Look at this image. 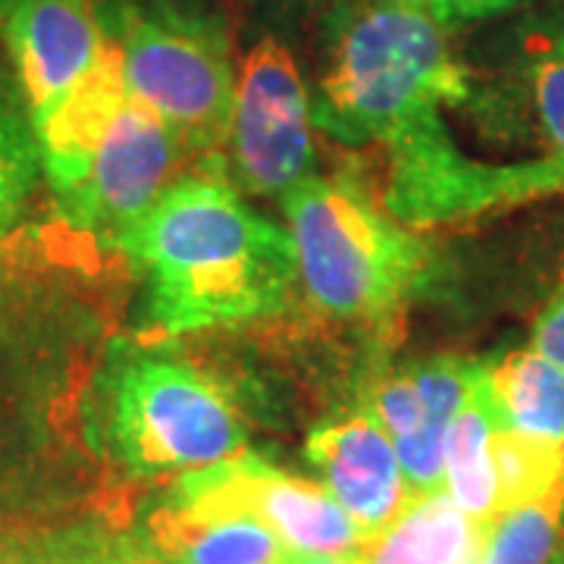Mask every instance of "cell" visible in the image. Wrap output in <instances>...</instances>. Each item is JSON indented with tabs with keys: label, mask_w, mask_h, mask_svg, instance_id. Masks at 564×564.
<instances>
[{
	"label": "cell",
	"mask_w": 564,
	"mask_h": 564,
	"mask_svg": "<svg viewBox=\"0 0 564 564\" xmlns=\"http://www.w3.org/2000/svg\"><path fill=\"white\" fill-rule=\"evenodd\" d=\"M314 107L280 41H261L239 73L229 148L236 176L254 195H285L314 176Z\"/></svg>",
	"instance_id": "8"
},
{
	"label": "cell",
	"mask_w": 564,
	"mask_h": 564,
	"mask_svg": "<svg viewBox=\"0 0 564 564\" xmlns=\"http://www.w3.org/2000/svg\"><path fill=\"white\" fill-rule=\"evenodd\" d=\"M527 91L549 158L564 163V25L527 41Z\"/></svg>",
	"instance_id": "19"
},
{
	"label": "cell",
	"mask_w": 564,
	"mask_h": 564,
	"mask_svg": "<svg viewBox=\"0 0 564 564\" xmlns=\"http://www.w3.org/2000/svg\"><path fill=\"white\" fill-rule=\"evenodd\" d=\"M533 348L564 367V280L552 292V299L545 302L543 314L536 317V326H533Z\"/></svg>",
	"instance_id": "21"
},
{
	"label": "cell",
	"mask_w": 564,
	"mask_h": 564,
	"mask_svg": "<svg viewBox=\"0 0 564 564\" xmlns=\"http://www.w3.org/2000/svg\"><path fill=\"white\" fill-rule=\"evenodd\" d=\"M0 29L35 132L95 76L110 47L91 0H17Z\"/></svg>",
	"instance_id": "9"
},
{
	"label": "cell",
	"mask_w": 564,
	"mask_h": 564,
	"mask_svg": "<svg viewBox=\"0 0 564 564\" xmlns=\"http://www.w3.org/2000/svg\"><path fill=\"white\" fill-rule=\"evenodd\" d=\"M564 540V492L499 511L484 530L480 564H549Z\"/></svg>",
	"instance_id": "17"
},
{
	"label": "cell",
	"mask_w": 564,
	"mask_h": 564,
	"mask_svg": "<svg viewBox=\"0 0 564 564\" xmlns=\"http://www.w3.org/2000/svg\"><path fill=\"white\" fill-rule=\"evenodd\" d=\"M170 502L182 508L245 511L270 527L282 545L299 555L355 558L367 540L326 486L292 477L251 452L182 474Z\"/></svg>",
	"instance_id": "7"
},
{
	"label": "cell",
	"mask_w": 564,
	"mask_h": 564,
	"mask_svg": "<svg viewBox=\"0 0 564 564\" xmlns=\"http://www.w3.org/2000/svg\"><path fill=\"white\" fill-rule=\"evenodd\" d=\"M486 370L489 364L448 430L443 489L464 514L489 524L499 511V480H496V462H492L499 417L486 389Z\"/></svg>",
	"instance_id": "15"
},
{
	"label": "cell",
	"mask_w": 564,
	"mask_h": 564,
	"mask_svg": "<svg viewBox=\"0 0 564 564\" xmlns=\"http://www.w3.org/2000/svg\"><path fill=\"white\" fill-rule=\"evenodd\" d=\"M0 564H35L29 558L25 549H17V545H0Z\"/></svg>",
	"instance_id": "23"
},
{
	"label": "cell",
	"mask_w": 564,
	"mask_h": 564,
	"mask_svg": "<svg viewBox=\"0 0 564 564\" xmlns=\"http://www.w3.org/2000/svg\"><path fill=\"white\" fill-rule=\"evenodd\" d=\"M307 299L339 321H383L417 289L423 245L348 180L299 182L282 195Z\"/></svg>",
	"instance_id": "4"
},
{
	"label": "cell",
	"mask_w": 564,
	"mask_h": 564,
	"mask_svg": "<svg viewBox=\"0 0 564 564\" xmlns=\"http://www.w3.org/2000/svg\"><path fill=\"white\" fill-rule=\"evenodd\" d=\"M399 3L421 10V13H426L430 20H436L445 29V25H464V22L486 20V17L505 13L518 0H399Z\"/></svg>",
	"instance_id": "20"
},
{
	"label": "cell",
	"mask_w": 564,
	"mask_h": 564,
	"mask_svg": "<svg viewBox=\"0 0 564 564\" xmlns=\"http://www.w3.org/2000/svg\"><path fill=\"white\" fill-rule=\"evenodd\" d=\"M41 173V141L20 79L0 69V245L20 220Z\"/></svg>",
	"instance_id": "16"
},
{
	"label": "cell",
	"mask_w": 564,
	"mask_h": 564,
	"mask_svg": "<svg viewBox=\"0 0 564 564\" xmlns=\"http://www.w3.org/2000/svg\"><path fill=\"white\" fill-rule=\"evenodd\" d=\"M104 433L139 474H188L245 452L229 395L198 367L148 348H113L101 377Z\"/></svg>",
	"instance_id": "6"
},
{
	"label": "cell",
	"mask_w": 564,
	"mask_h": 564,
	"mask_svg": "<svg viewBox=\"0 0 564 564\" xmlns=\"http://www.w3.org/2000/svg\"><path fill=\"white\" fill-rule=\"evenodd\" d=\"M304 455L317 467L329 496L361 527L364 536L386 530L414 499L399 452L373 414L314 430Z\"/></svg>",
	"instance_id": "11"
},
{
	"label": "cell",
	"mask_w": 564,
	"mask_h": 564,
	"mask_svg": "<svg viewBox=\"0 0 564 564\" xmlns=\"http://www.w3.org/2000/svg\"><path fill=\"white\" fill-rule=\"evenodd\" d=\"M117 251L144 273V329L154 336L273 317L299 280L289 229L207 173L173 182Z\"/></svg>",
	"instance_id": "2"
},
{
	"label": "cell",
	"mask_w": 564,
	"mask_h": 564,
	"mask_svg": "<svg viewBox=\"0 0 564 564\" xmlns=\"http://www.w3.org/2000/svg\"><path fill=\"white\" fill-rule=\"evenodd\" d=\"M549 564H564V540H562V545H558V552L552 555V562Z\"/></svg>",
	"instance_id": "26"
},
{
	"label": "cell",
	"mask_w": 564,
	"mask_h": 564,
	"mask_svg": "<svg viewBox=\"0 0 564 564\" xmlns=\"http://www.w3.org/2000/svg\"><path fill=\"white\" fill-rule=\"evenodd\" d=\"M280 564H358L343 555H299V552H289Z\"/></svg>",
	"instance_id": "22"
},
{
	"label": "cell",
	"mask_w": 564,
	"mask_h": 564,
	"mask_svg": "<svg viewBox=\"0 0 564 564\" xmlns=\"http://www.w3.org/2000/svg\"><path fill=\"white\" fill-rule=\"evenodd\" d=\"M470 82L443 25L399 0H377L339 29L314 126L343 144L386 154V210L404 226H445L562 195L564 163H486L455 141L443 107L467 101Z\"/></svg>",
	"instance_id": "1"
},
{
	"label": "cell",
	"mask_w": 564,
	"mask_h": 564,
	"mask_svg": "<svg viewBox=\"0 0 564 564\" xmlns=\"http://www.w3.org/2000/svg\"><path fill=\"white\" fill-rule=\"evenodd\" d=\"M486 389L499 426L564 445V367L543 351H514L489 364Z\"/></svg>",
	"instance_id": "14"
},
{
	"label": "cell",
	"mask_w": 564,
	"mask_h": 564,
	"mask_svg": "<svg viewBox=\"0 0 564 564\" xmlns=\"http://www.w3.org/2000/svg\"><path fill=\"white\" fill-rule=\"evenodd\" d=\"M98 20L135 101L151 107L182 144H226L239 76L217 22L170 0H101Z\"/></svg>",
	"instance_id": "5"
},
{
	"label": "cell",
	"mask_w": 564,
	"mask_h": 564,
	"mask_svg": "<svg viewBox=\"0 0 564 564\" xmlns=\"http://www.w3.org/2000/svg\"><path fill=\"white\" fill-rule=\"evenodd\" d=\"M39 141L61 220L104 248H120L122 236L161 202L182 144L126 91L113 44L95 76L41 126Z\"/></svg>",
	"instance_id": "3"
},
{
	"label": "cell",
	"mask_w": 564,
	"mask_h": 564,
	"mask_svg": "<svg viewBox=\"0 0 564 564\" xmlns=\"http://www.w3.org/2000/svg\"><path fill=\"white\" fill-rule=\"evenodd\" d=\"M151 543L166 564H280L289 549L245 511L166 505L151 518Z\"/></svg>",
	"instance_id": "12"
},
{
	"label": "cell",
	"mask_w": 564,
	"mask_h": 564,
	"mask_svg": "<svg viewBox=\"0 0 564 564\" xmlns=\"http://www.w3.org/2000/svg\"><path fill=\"white\" fill-rule=\"evenodd\" d=\"M484 361L433 358L373 389L370 411L399 452L411 496L443 489L445 440L484 373Z\"/></svg>",
	"instance_id": "10"
},
{
	"label": "cell",
	"mask_w": 564,
	"mask_h": 564,
	"mask_svg": "<svg viewBox=\"0 0 564 564\" xmlns=\"http://www.w3.org/2000/svg\"><path fill=\"white\" fill-rule=\"evenodd\" d=\"M492 462L499 480V511L564 492V445L530 440L524 433L499 426Z\"/></svg>",
	"instance_id": "18"
},
{
	"label": "cell",
	"mask_w": 564,
	"mask_h": 564,
	"mask_svg": "<svg viewBox=\"0 0 564 564\" xmlns=\"http://www.w3.org/2000/svg\"><path fill=\"white\" fill-rule=\"evenodd\" d=\"M98 564H163L158 558H139V555H122V558H107V562Z\"/></svg>",
	"instance_id": "24"
},
{
	"label": "cell",
	"mask_w": 564,
	"mask_h": 564,
	"mask_svg": "<svg viewBox=\"0 0 564 564\" xmlns=\"http://www.w3.org/2000/svg\"><path fill=\"white\" fill-rule=\"evenodd\" d=\"M13 3H17V0H0V25L7 20V13L13 10Z\"/></svg>",
	"instance_id": "25"
},
{
	"label": "cell",
	"mask_w": 564,
	"mask_h": 564,
	"mask_svg": "<svg viewBox=\"0 0 564 564\" xmlns=\"http://www.w3.org/2000/svg\"><path fill=\"white\" fill-rule=\"evenodd\" d=\"M484 521L464 514L445 489L414 496L392 524L367 536L358 564H480Z\"/></svg>",
	"instance_id": "13"
}]
</instances>
